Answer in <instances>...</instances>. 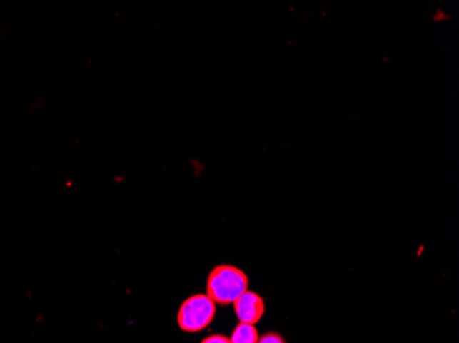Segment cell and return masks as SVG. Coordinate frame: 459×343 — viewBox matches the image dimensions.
I'll list each match as a JSON object with an SVG mask.
<instances>
[{
  "label": "cell",
  "instance_id": "6da1fadb",
  "mask_svg": "<svg viewBox=\"0 0 459 343\" xmlns=\"http://www.w3.org/2000/svg\"><path fill=\"white\" fill-rule=\"evenodd\" d=\"M248 287L249 277L234 265H218L206 279V295L221 307L234 304Z\"/></svg>",
  "mask_w": 459,
  "mask_h": 343
},
{
  "label": "cell",
  "instance_id": "7a4b0ae2",
  "mask_svg": "<svg viewBox=\"0 0 459 343\" xmlns=\"http://www.w3.org/2000/svg\"><path fill=\"white\" fill-rule=\"evenodd\" d=\"M216 304L206 294H196L184 300L178 312V325L184 332H200L213 322Z\"/></svg>",
  "mask_w": 459,
  "mask_h": 343
},
{
  "label": "cell",
  "instance_id": "3957f363",
  "mask_svg": "<svg viewBox=\"0 0 459 343\" xmlns=\"http://www.w3.org/2000/svg\"><path fill=\"white\" fill-rule=\"evenodd\" d=\"M234 312L238 317L239 323L256 324L266 313L264 300L253 291L246 290L234 301Z\"/></svg>",
  "mask_w": 459,
  "mask_h": 343
},
{
  "label": "cell",
  "instance_id": "277c9868",
  "mask_svg": "<svg viewBox=\"0 0 459 343\" xmlns=\"http://www.w3.org/2000/svg\"><path fill=\"white\" fill-rule=\"evenodd\" d=\"M258 332L256 327L248 323H238L231 332V343H258Z\"/></svg>",
  "mask_w": 459,
  "mask_h": 343
},
{
  "label": "cell",
  "instance_id": "5b68a950",
  "mask_svg": "<svg viewBox=\"0 0 459 343\" xmlns=\"http://www.w3.org/2000/svg\"><path fill=\"white\" fill-rule=\"evenodd\" d=\"M258 343H286V341L278 332H267L258 338Z\"/></svg>",
  "mask_w": 459,
  "mask_h": 343
},
{
  "label": "cell",
  "instance_id": "8992f818",
  "mask_svg": "<svg viewBox=\"0 0 459 343\" xmlns=\"http://www.w3.org/2000/svg\"><path fill=\"white\" fill-rule=\"evenodd\" d=\"M201 343H231V341H230V338L226 337V335L213 334V335H209V337H206L205 339H202Z\"/></svg>",
  "mask_w": 459,
  "mask_h": 343
}]
</instances>
